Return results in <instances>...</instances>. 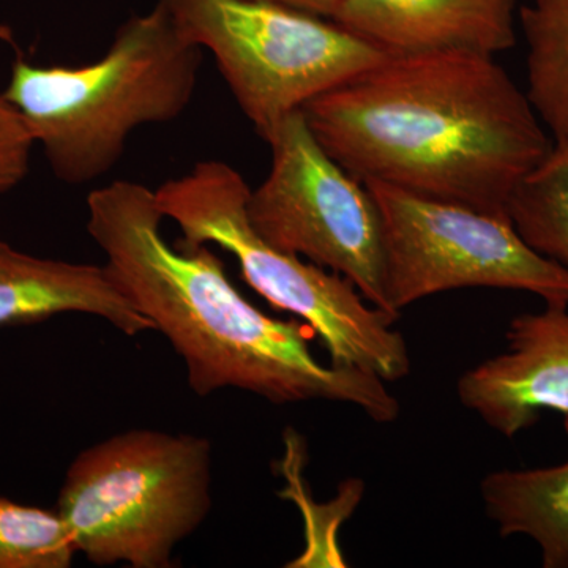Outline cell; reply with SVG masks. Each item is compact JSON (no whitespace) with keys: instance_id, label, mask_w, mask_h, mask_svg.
Returning a JSON list of instances; mask_svg holds the SVG:
<instances>
[{"instance_id":"1","label":"cell","mask_w":568,"mask_h":568,"mask_svg":"<svg viewBox=\"0 0 568 568\" xmlns=\"http://www.w3.org/2000/svg\"><path fill=\"white\" fill-rule=\"evenodd\" d=\"M302 112L358 181L507 219L552 145L528 93L484 52L386 55Z\"/></svg>"},{"instance_id":"2","label":"cell","mask_w":568,"mask_h":568,"mask_svg":"<svg viewBox=\"0 0 568 568\" xmlns=\"http://www.w3.org/2000/svg\"><path fill=\"white\" fill-rule=\"evenodd\" d=\"M88 233L119 290L162 332L194 394L239 388L275 405L335 402L392 424L399 403L377 376L324 365L310 349L313 328L265 315L235 290L220 257L168 244L155 190L115 181L88 196Z\"/></svg>"},{"instance_id":"3","label":"cell","mask_w":568,"mask_h":568,"mask_svg":"<svg viewBox=\"0 0 568 568\" xmlns=\"http://www.w3.org/2000/svg\"><path fill=\"white\" fill-rule=\"evenodd\" d=\"M203 59L156 0L119 26L99 61L39 65L18 58L2 93L55 179L85 185L114 170L138 129L181 118Z\"/></svg>"},{"instance_id":"4","label":"cell","mask_w":568,"mask_h":568,"mask_svg":"<svg viewBox=\"0 0 568 568\" xmlns=\"http://www.w3.org/2000/svg\"><path fill=\"white\" fill-rule=\"evenodd\" d=\"M250 193L244 175L220 160L196 163L155 190L164 219L181 230L179 245H215L233 254L250 287L313 328L332 365L361 369L384 383L409 375V349L394 328L399 316L369 304L345 276L265 242L246 213Z\"/></svg>"},{"instance_id":"5","label":"cell","mask_w":568,"mask_h":568,"mask_svg":"<svg viewBox=\"0 0 568 568\" xmlns=\"http://www.w3.org/2000/svg\"><path fill=\"white\" fill-rule=\"evenodd\" d=\"M211 489L207 437L132 429L78 454L55 510L93 566L168 568L211 514Z\"/></svg>"},{"instance_id":"6","label":"cell","mask_w":568,"mask_h":568,"mask_svg":"<svg viewBox=\"0 0 568 568\" xmlns=\"http://www.w3.org/2000/svg\"><path fill=\"white\" fill-rule=\"evenodd\" d=\"M183 39L211 52L263 140L283 119L386 54L335 21L254 0H159Z\"/></svg>"},{"instance_id":"7","label":"cell","mask_w":568,"mask_h":568,"mask_svg":"<svg viewBox=\"0 0 568 568\" xmlns=\"http://www.w3.org/2000/svg\"><path fill=\"white\" fill-rule=\"evenodd\" d=\"M383 224L388 310L462 287L536 294L568 306V272L526 244L507 216L364 182Z\"/></svg>"},{"instance_id":"8","label":"cell","mask_w":568,"mask_h":568,"mask_svg":"<svg viewBox=\"0 0 568 568\" xmlns=\"http://www.w3.org/2000/svg\"><path fill=\"white\" fill-rule=\"evenodd\" d=\"M264 141L271 171L246 204L254 231L282 252L345 276L365 301L392 313L383 224L365 183L324 151L302 111L283 119Z\"/></svg>"},{"instance_id":"9","label":"cell","mask_w":568,"mask_h":568,"mask_svg":"<svg viewBox=\"0 0 568 568\" xmlns=\"http://www.w3.org/2000/svg\"><path fill=\"white\" fill-rule=\"evenodd\" d=\"M506 338L507 353L466 372L457 392L466 409L511 439L545 410L568 414V306L514 317Z\"/></svg>"},{"instance_id":"10","label":"cell","mask_w":568,"mask_h":568,"mask_svg":"<svg viewBox=\"0 0 568 568\" xmlns=\"http://www.w3.org/2000/svg\"><path fill=\"white\" fill-rule=\"evenodd\" d=\"M517 0H342L336 24L386 55L474 51L517 43Z\"/></svg>"},{"instance_id":"11","label":"cell","mask_w":568,"mask_h":568,"mask_svg":"<svg viewBox=\"0 0 568 568\" xmlns=\"http://www.w3.org/2000/svg\"><path fill=\"white\" fill-rule=\"evenodd\" d=\"M63 313L102 317L126 336L155 332L106 265L33 256L0 241V328L39 324Z\"/></svg>"},{"instance_id":"12","label":"cell","mask_w":568,"mask_h":568,"mask_svg":"<svg viewBox=\"0 0 568 568\" xmlns=\"http://www.w3.org/2000/svg\"><path fill=\"white\" fill-rule=\"evenodd\" d=\"M568 437V414L564 417ZM485 510L500 537L532 538L545 568H568V458L560 465L496 470L481 480Z\"/></svg>"},{"instance_id":"13","label":"cell","mask_w":568,"mask_h":568,"mask_svg":"<svg viewBox=\"0 0 568 568\" xmlns=\"http://www.w3.org/2000/svg\"><path fill=\"white\" fill-rule=\"evenodd\" d=\"M528 47V99L552 140H568V0H532L519 10Z\"/></svg>"},{"instance_id":"14","label":"cell","mask_w":568,"mask_h":568,"mask_svg":"<svg viewBox=\"0 0 568 568\" xmlns=\"http://www.w3.org/2000/svg\"><path fill=\"white\" fill-rule=\"evenodd\" d=\"M508 216L530 248L568 272V140L552 142L519 183Z\"/></svg>"},{"instance_id":"15","label":"cell","mask_w":568,"mask_h":568,"mask_svg":"<svg viewBox=\"0 0 568 568\" xmlns=\"http://www.w3.org/2000/svg\"><path fill=\"white\" fill-rule=\"evenodd\" d=\"M77 555L58 510L0 496V568H69Z\"/></svg>"},{"instance_id":"16","label":"cell","mask_w":568,"mask_h":568,"mask_svg":"<svg viewBox=\"0 0 568 568\" xmlns=\"http://www.w3.org/2000/svg\"><path fill=\"white\" fill-rule=\"evenodd\" d=\"M36 141L20 112L0 93V194L11 192L28 178Z\"/></svg>"},{"instance_id":"17","label":"cell","mask_w":568,"mask_h":568,"mask_svg":"<svg viewBox=\"0 0 568 568\" xmlns=\"http://www.w3.org/2000/svg\"><path fill=\"white\" fill-rule=\"evenodd\" d=\"M254 2L275 3V6L287 7L315 17L334 20L342 0H254Z\"/></svg>"}]
</instances>
